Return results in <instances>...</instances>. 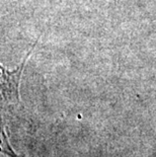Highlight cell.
I'll use <instances>...</instances> for the list:
<instances>
[{
    "label": "cell",
    "mask_w": 156,
    "mask_h": 157,
    "mask_svg": "<svg viewBox=\"0 0 156 157\" xmlns=\"http://www.w3.org/2000/svg\"><path fill=\"white\" fill-rule=\"evenodd\" d=\"M39 38L35 41L29 51L26 53L21 63L12 69H7L3 65H0V86H1V101L2 105L6 108L14 109L21 105V94H19V85L22 73L25 67L26 61L38 45Z\"/></svg>",
    "instance_id": "1"
},
{
    "label": "cell",
    "mask_w": 156,
    "mask_h": 157,
    "mask_svg": "<svg viewBox=\"0 0 156 157\" xmlns=\"http://www.w3.org/2000/svg\"><path fill=\"white\" fill-rule=\"evenodd\" d=\"M0 149L3 154H5L8 157H25L24 154L17 153L14 149L12 148L10 143H9L7 134H6V130L2 125L1 128V145H0Z\"/></svg>",
    "instance_id": "2"
},
{
    "label": "cell",
    "mask_w": 156,
    "mask_h": 157,
    "mask_svg": "<svg viewBox=\"0 0 156 157\" xmlns=\"http://www.w3.org/2000/svg\"><path fill=\"white\" fill-rule=\"evenodd\" d=\"M108 1H118V0H108Z\"/></svg>",
    "instance_id": "3"
}]
</instances>
